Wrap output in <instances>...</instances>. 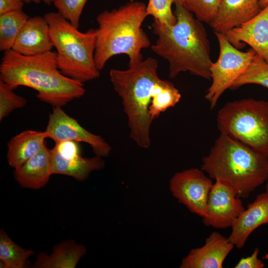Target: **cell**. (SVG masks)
Returning a JSON list of instances; mask_svg holds the SVG:
<instances>
[{"label":"cell","instance_id":"7","mask_svg":"<svg viewBox=\"0 0 268 268\" xmlns=\"http://www.w3.org/2000/svg\"><path fill=\"white\" fill-rule=\"evenodd\" d=\"M217 127L268 157V101L246 98L228 102L217 113Z\"/></svg>","mask_w":268,"mask_h":268},{"label":"cell","instance_id":"23","mask_svg":"<svg viewBox=\"0 0 268 268\" xmlns=\"http://www.w3.org/2000/svg\"><path fill=\"white\" fill-rule=\"evenodd\" d=\"M22 10L0 15V51L11 49L21 29L29 18Z\"/></svg>","mask_w":268,"mask_h":268},{"label":"cell","instance_id":"15","mask_svg":"<svg viewBox=\"0 0 268 268\" xmlns=\"http://www.w3.org/2000/svg\"><path fill=\"white\" fill-rule=\"evenodd\" d=\"M262 9L260 0H221L209 24L214 33L225 35L253 18Z\"/></svg>","mask_w":268,"mask_h":268},{"label":"cell","instance_id":"28","mask_svg":"<svg viewBox=\"0 0 268 268\" xmlns=\"http://www.w3.org/2000/svg\"><path fill=\"white\" fill-rule=\"evenodd\" d=\"M87 0H56L54 4L58 11L73 26L78 28L79 19Z\"/></svg>","mask_w":268,"mask_h":268},{"label":"cell","instance_id":"29","mask_svg":"<svg viewBox=\"0 0 268 268\" xmlns=\"http://www.w3.org/2000/svg\"><path fill=\"white\" fill-rule=\"evenodd\" d=\"M260 250L256 247L251 255L241 258L235 266V268H263L264 263L259 259Z\"/></svg>","mask_w":268,"mask_h":268},{"label":"cell","instance_id":"19","mask_svg":"<svg viewBox=\"0 0 268 268\" xmlns=\"http://www.w3.org/2000/svg\"><path fill=\"white\" fill-rule=\"evenodd\" d=\"M44 132L24 131L8 142L7 159L9 165L17 169L36 154L45 144Z\"/></svg>","mask_w":268,"mask_h":268},{"label":"cell","instance_id":"10","mask_svg":"<svg viewBox=\"0 0 268 268\" xmlns=\"http://www.w3.org/2000/svg\"><path fill=\"white\" fill-rule=\"evenodd\" d=\"M44 132L46 137L52 139L55 143L67 140L86 143L90 145L96 155L101 157H107L112 149L103 138L84 128L62 107L53 108Z\"/></svg>","mask_w":268,"mask_h":268},{"label":"cell","instance_id":"18","mask_svg":"<svg viewBox=\"0 0 268 268\" xmlns=\"http://www.w3.org/2000/svg\"><path fill=\"white\" fill-rule=\"evenodd\" d=\"M14 170V178L22 187L37 190L44 187L52 175L50 149L45 144L36 154Z\"/></svg>","mask_w":268,"mask_h":268},{"label":"cell","instance_id":"34","mask_svg":"<svg viewBox=\"0 0 268 268\" xmlns=\"http://www.w3.org/2000/svg\"><path fill=\"white\" fill-rule=\"evenodd\" d=\"M42 0H31V1L35 3H39Z\"/></svg>","mask_w":268,"mask_h":268},{"label":"cell","instance_id":"21","mask_svg":"<svg viewBox=\"0 0 268 268\" xmlns=\"http://www.w3.org/2000/svg\"><path fill=\"white\" fill-rule=\"evenodd\" d=\"M181 94L172 82L159 79L155 83L151 96L148 112L151 120L180 101Z\"/></svg>","mask_w":268,"mask_h":268},{"label":"cell","instance_id":"30","mask_svg":"<svg viewBox=\"0 0 268 268\" xmlns=\"http://www.w3.org/2000/svg\"><path fill=\"white\" fill-rule=\"evenodd\" d=\"M24 2L21 0H0V15L15 10H22Z\"/></svg>","mask_w":268,"mask_h":268},{"label":"cell","instance_id":"20","mask_svg":"<svg viewBox=\"0 0 268 268\" xmlns=\"http://www.w3.org/2000/svg\"><path fill=\"white\" fill-rule=\"evenodd\" d=\"M86 253L85 247L73 240L55 245L50 255L41 252L36 257L34 268H74Z\"/></svg>","mask_w":268,"mask_h":268},{"label":"cell","instance_id":"3","mask_svg":"<svg viewBox=\"0 0 268 268\" xmlns=\"http://www.w3.org/2000/svg\"><path fill=\"white\" fill-rule=\"evenodd\" d=\"M146 16V5L134 0L98 15L94 61L99 70L110 58L117 55H127L129 66L143 60L141 50L151 46L150 40L141 27Z\"/></svg>","mask_w":268,"mask_h":268},{"label":"cell","instance_id":"32","mask_svg":"<svg viewBox=\"0 0 268 268\" xmlns=\"http://www.w3.org/2000/svg\"><path fill=\"white\" fill-rule=\"evenodd\" d=\"M42 1L47 5H50L52 3H54V2L56 0H42Z\"/></svg>","mask_w":268,"mask_h":268},{"label":"cell","instance_id":"1","mask_svg":"<svg viewBox=\"0 0 268 268\" xmlns=\"http://www.w3.org/2000/svg\"><path fill=\"white\" fill-rule=\"evenodd\" d=\"M174 4L176 21L174 24L165 25L153 19L151 28L157 38L151 49L167 61L171 78L189 72L211 79L213 62L206 29L182 4L177 1Z\"/></svg>","mask_w":268,"mask_h":268},{"label":"cell","instance_id":"13","mask_svg":"<svg viewBox=\"0 0 268 268\" xmlns=\"http://www.w3.org/2000/svg\"><path fill=\"white\" fill-rule=\"evenodd\" d=\"M235 47L246 43L268 63V4L253 18L225 34Z\"/></svg>","mask_w":268,"mask_h":268},{"label":"cell","instance_id":"12","mask_svg":"<svg viewBox=\"0 0 268 268\" xmlns=\"http://www.w3.org/2000/svg\"><path fill=\"white\" fill-rule=\"evenodd\" d=\"M245 209L234 191L216 180L209 194L206 214L202 221L205 226L214 228L232 227Z\"/></svg>","mask_w":268,"mask_h":268},{"label":"cell","instance_id":"9","mask_svg":"<svg viewBox=\"0 0 268 268\" xmlns=\"http://www.w3.org/2000/svg\"><path fill=\"white\" fill-rule=\"evenodd\" d=\"M213 185L212 179L201 169L195 168L175 173L170 180L169 189L172 196L190 211L203 217Z\"/></svg>","mask_w":268,"mask_h":268},{"label":"cell","instance_id":"31","mask_svg":"<svg viewBox=\"0 0 268 268\" xmlns=\"http://www.w3.org/2000/svg\"><path fill=\"white\" fill-rule=\"evenodd\" d=\"M268 4V0H260V5L262 8H264Z\"/></svg>","mask_w":268,"mask_h":268},{"label":"cell","instance_id":"17","mask_svg":"<svg viewBox=\"0 0 268 268\" xmlns=\"http://www.w3.org/2000/svg\"><path fill=\"white\" fill-rule=\"evenodd\" d=\"M268 224V194L258 195L237 218L228 237L235 247L242 248L251 233L258 227Z\"/></svg>","mask_w":268,"mask_h":268},{"label":"cell","instance_id":"22","mask_svg":"<svg viewBox=\"0 0 268 268\" xmlns=\"http://www.w3.org/2000/svg\"><path fill=\"white\" fill-rule=\"evenodd\" d=\"M34 252L17 245L1 229L0 231V268H23Z\"/></svg>","mask_w":268,"mask_h":268},{"label":"cell","instance_id":"26","mask_svg":"<svg viewBox=\"0 0 268 268\" xmlns=\"http://www.w3.org/2000/svg\"><path fill=\"white\" fill-rule=\"evenodd\" d=\"M9 84L0 80V121L2 120L13 110L24 107L26 100L13 92Z\"/></svg>","mask_w":268,"mask_h":268},{"label":"cell","instance_id":"24","mask_svg":"<svg viewBox=\"0 0 268 268\" xmlns=\"http://www.w3.org/2000/svg\"><path fill=\"white\" fill-rule=\"evenodd\" d=\"M248 84L268 88V63L257 54L246 71L233 83L230 89L235 90Z\"/></svg>","mask_w":268,"mask_h":268},{"label":"cell","instance_id":"14","mask_svg":"<svg viewBox=\"0 0 268 268\" xmlns=\"http://www.w3.org/2000/svg\"><path fill=\"white\" fill-rule=\"evenodd\" d=\"M228 238L213 232L204 244L192 249L183 259L181 268H222L229 253L234 248Z\"/></svg>","mask_w":268,"mask_h":268},{"label":"cell","instance_id":"8","mask_svg":"<svg viewBox=\"0 0 268 268\" xmlns=\"http://www.w3.org/2000/svg\"><path fill=\"white\" fill-rule=\"evenodd\" d=\"M217 39L219 54L210 68L212 82L205 95L211 109L214 108L225 90L248 69L256 55L250 48L243 52L233 46L224 34L214 33Z\"/></svg>","mask_w":268,"mask_h":268},{"label":"cell","instance_id":"33","mask_svg":"<svg viewBox=\"0 0 268 268\" xmlns=\"http://www.w3.org/2000/svg\"><path fill=\"white\" fill-rule=\"evenodd\" d=\"M267 183L266 186V192L268 194V178L266 180Z\"/></svg>","mask_w":268,"mask_h":268},{"label":"cell","instance_id":"4","mask_svg":"<svg viewBox=\"0 0 268 268\" xmlns=\"http://www.w3.org/2000/svg\"><path fill=\"white\" fill-rule=\"evenodd\" d=\"M202 161L201 169L210 178L240 198H247L268 178V157L225 134H220Z\"/></svg>","mask_w":268,"mask_h":268},{"label":"cell","instance_id":"11","mask_svg":"<svg viewBox=\"0 0 268 268\" xmlns=\"http://www.w3.org/2000/svg\"><path fill=\"white\" fill-rule=\"evenodd\" d=\"M78 143L72 140L63 141L56 143L50 149L52 175H67L82 181L92 172L104 167L105 162L101 157H82Z\"/></svg>","mask_w":268,"mask_h":268},{"label":"cell","instance_id":"35","mask_svg":"<svg viewBox=\"0 0 268 268\" xmlns=\"http://www.w3.org/2000/svg\"><path fill=\"white\" fill-rule=\"evenodd\" d=\"M23 1L24 2H29L31 1V0H21Z\"/></svg>","mask_w":268,"mask_h":268},{"label":"cell","instance_id":"2","mask_svg":"<svg viewBox=\"0 0 268 268\" xmlns=\"http://www.w3.org/2000/svg\"><path fill=\"white\" fill-rule=\"evenodd\" d=\"M0 80L14 89L19 86L37 92V97L54 107H62L85 93L84 84L63 74L58 67L56 52L32 56L12 49L4 52L0 64Z\"/></svg>","mask_w":268,"mask_h":268},{"label":"cell","instance_id":"27","mask_svg":"<svg viewBox=\"0 0 268 268\" xmlns=\"http://www.w3.org/2000/svg\"><path fill=\"white\" fill-rule=\"evenodd\" d=\"M177 1L181 4V0H148L146 5V15L151 16L153 19L165 25H173L176 18L172 10L173 3Z\"/></svg>","mask_w":268,"mask_h":268},{"label":"cell","instance_id":"6","mask_svg":"<svg viewBox=\"0 0 268 268\" xmlns=\"http://www.w3.org/2000/svg\"><path fill=\"white\" fill-rule=\"evenodd\" d=\"M43 17L49 26L61 72L83 83L99 77L100 70L94 61L95 29L80 32L58 12H49Z\"/></svg>","mask_w":268,"mask_h":268},{"label":"cell","instance_id":"25","mask_svg":"<svg viewBox=\"0 0 268 268\" xmlns=\"http://www.w3.org/2000/svg\"><path fill=\"white\" fill-rule=\"evenodd\" d=\"M221 0H181V4L201 22L209 24L215 16Z\"/></svg>","mask_w":268,"mask_h":268},{"label":"cell","instance_id":"16","mask_svg":"<svg viewBox=\"0 0 268 268\" xmlns=\"http://www.w3.org/2000/svg\"><path fill=\"white\" fill-rule=\"evenodd\" d=\"M54 48L49 26L44 17H29L11 48L23 55L32 56L51 51Z\"/></svg>","mask_w":268,"mask_h":268},{"label":"cell","instance_id":"5","mask_svg":"<svg viewBox=\"0 0 268 268\" xmlns=\"http://www.w3.org/2000/svg\"><path fill=\"white\" fill-rule=\"evenodd\" d=\"M158 63L148 57L125 70H110L111 82L121 97L127 116L131 139L139 147L150 146V129L152 121L148 109L158 75Z\"/></svg>","mask_w":268,"mask_h":268}]
</instances>
